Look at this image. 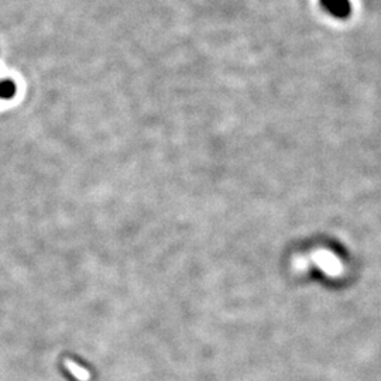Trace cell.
Wrapping results in <instances>:
<instances>
[{"label":"cell","mask_w":381,"mask_h":381,"mask_svg":"<svg viewBox=\"0 0 381 381\" xmlns=\"http://www.w3.org/2000/svg\"><path fill=\"white\" fill-rule=\"evenodd\" d=\"M322 3L327 12L342 19H345L350 13V6L347 0H322Z\"/></svg>","instance_id":"obj_1"}]
</instances>
